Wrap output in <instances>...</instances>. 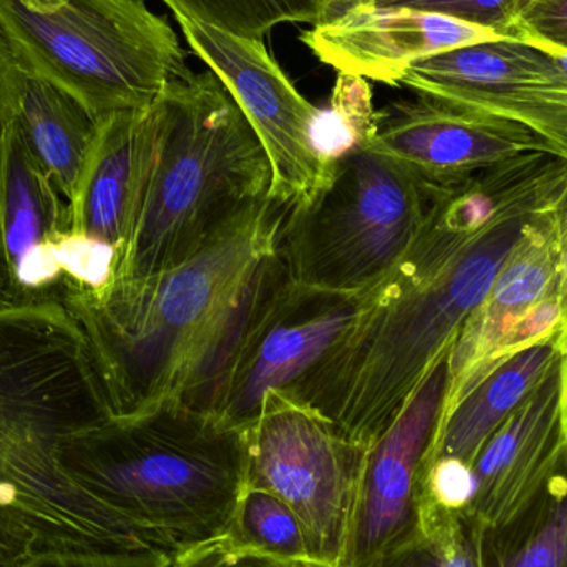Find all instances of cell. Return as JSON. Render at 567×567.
Segmentation results:
<instances>
[{"mask_svg": "<svg viewBox=\"0 0 567 567\" xmlns=\"http://www.w3.org/2000/svg\"><path fill=\"white\" fill-rule=\"evenodd\" d=\"M449 357L433 367L389 429L367 450L339 567L375 565L416 532L423 466L445 409Z\"/></svg>", "mask_w": 567, "mask_h": 567, "instance_id": "cell-12", "label": "cell"}, {"mask_svg": "<svg viewBox=\"0 0 567 567\" xmlns=\"http://www.w3.org/2000/svg\"><path fill=\"white\" fill-rule=\"evenodd\" d=\"M515 37L567 52V0H533L516 22Z\"/></svg>", "mask_w": 567, "mask_h": 567, "instance_id": "cell-30", "label": "cell"}, {"mask_svg": "<svg viewBox=\"0 0 567 567\" xmlns=\"http://www.w3.org/2000/svg\"><path fill=\"white\" fill-rule=\"evenodd\" d=\"M245 443L246 486L286 503L306 529L312 561L339 567L369 446L279 390L266 393Z\"/></svg>", "mask_w": 567, "mask_h": 567, "instance_id": "cell-8", "label": "cell"}, {"mask_svg": "<svg viewBox=\"0 0 567 567\" xmlns=\"http://www.w3.org/2000/svg\"><path fill=\"white\" fill-rule=\"evenodd\" d=\"M566 419H567V382H566Z\"/></svg>", "mask_w": 567, "mask_h": 567, "instance_id": "cell-37", "label": "cell"}, {"mask_svg": "<svg viewBox=\"0 0 567 567\" xmlns=\"http://www.w3.org/2000/svg\"><path fill=\"white\" fill-rule=\"evenodd\" d=\"M173 555L146 546L132 549H35L23 567H172Z\"/></svg>", "mask_w": 567, "mask_h": 567, "instance_id": "cell-27", "label": "cell"}, {"mask_svg": "<svg viewBox=\"0 0 567 567\" xmlns=\"http://www.w3.org/2000/svg\"><path fill=\"white\" fill-rule=\"evenodd\" d=\"M496 37L436 13L359 3L313 23L299 39L323 65L343 75L399 86L416 60Z\"/></svg>", "mask_w": 567, "mask_h": 567, "instance_id": "cell-16", "label": "cell"}, {"mask_svg": "<svg viewBox=\"0 0 567 567\" xmlns=\"http://www.w3.org/2000/svg\"><path fill=\"white\" fill-rule=\"evenodd\" d=\"M532 2L533 0H367L365 3L436 13L492 30L499 37H515L516 22Z\"/></svg>", "mask_w": 567, "mask_h": 567, "instance_id": "cell-26", "label": "cell"}, {"mask_svg": "<svg viewBox=\"0 0 567 567\" xmlns=\"http://www.w3.org/2000/svg\"><path fill=\"white\" fill-rule=\"evenodd\" d=\"M25 79V73L13 59L9 45L0 33V155L7 135L16 122Z\"/></svg>", "mask_w": 567, "mask_h": 567, "instance_id": "cell-31", "label": "cell"}, {"mask_svg": "<svg viewBox=\"0 0 567 567\" xmlns=\"http://www.w3.org/2000/svg\"><path fill=\"white\" fill-rule=\"evenodd\" d=\"M439 186L357 146L322 188L287 208L278 252L289 281L343 296L375 289L415 241Z\"/></svg>", "mask_w": 567, "mask_h": 567, "instance_id": "cell-7", "label": "cell"}, {"mask_svg": "<svg viewBox=\"0 0 567 567\" xmlns=\"http://www.w3.org/2000/svg\"><path fill=\"white\" fill-rule=\"evenodd\" d=\"M60 465L143 543L175 556L228 533L246 488L245 432L165 406L75 433Z\"/></svg>", "mask_w": 567, "mask_h": 567, "instance_id": "cell-4", "label": "cell"}, {"mask_svg": "<svg viewBox=\"0 0 567 567\" xmlns=\"http://www.w3.org/2000/svg\"><path fill=\"white\" fill-rule=\"evenodd\" d=\"M323 7V19H330V17L339 16L343 10L350 9V7L359 6V3H365L367 0H320Z\"/></svg>", "mask_w": 567, "mask_h": 567, "instance_id": "cell-34", "label": "cell"}, {"mask_svg": "<svg viewBox=\"0 0 567 567\" xmlns=\"http://www.w3.org/2000/svg\"><path fill=\"white\" fill-rule=\"evenodd\" d=\"M89 340L55 299L0 306V509L39 549L146 546L60 465L66 439L109 422Z\"/></svg>", "mask_w": 567, "mask_h": 567, "instance_id": "cell-3", "label": "cell"}, {"mask_svg": "<svg viewBox=\"0 0 567 567\" xmlns=\"http://www.w3.org/2000/svg\"><path fill=\"white\" fill-rule=\"evenodd\" d=\"M566 382L567 353L563 352L476 456V496L468 515L478 525L508 518L565 458Z\"/></svg>", "mask_w": 567, "mask_h": 567, "instance_id": "cell-18", "label": "cell"}, {"mask_svg": "<svg viewBox=\"0 0 567 567\" xmlns=\"http://www.w3.org/2000/svg\"><path fill=\"white\" fill-rule=\"evenodd\" d=\"M373 290V289H372ZM343 296L287 282L246 340L216 420L245 432L272 390H286L319 362L365 310L370 293Z\"/></svg>", "mask_w": 567, "mask_h": 567, "instance_id": "cell-13", "label": "cell"}, {"mask_svg": "<svg viewBox=\"0 0 567 567\" xmlns=\"http://www.w3.org/2000/svg\"><path fill=\"white\" fill-rule=\"evenodd\" d=\"M561 353L558 340L538 343L483 377L440 423L425 465L436 458L473 465L493 433L528 399Z\"/></svg>", "mask_w": 567, "mask_h": 567, "instance_id": "cell-19", "label": "cell"}, {"mask_svg": "<svg viewBox=\"0 0 567 567\" xmlns=\"http://www.w3.org/2000/svg\"><path fill=\"white\" fill-rule=\"evenodd\" d=\"M17 128L33 158L72 202L99 135V120L62 90L27 76Z\"/></svg>", "mask_w": 567, "mask_h": 567, "instance_id": "cell-20", "label": "cell"}, {"mask_svg": "<svg viewBox=\"0 0 567 567\" xmlns=\"http://www.w3.org/2000/svg\"><path fill=\"white\" fill-rule=\"evenodd\" d=\"M370 567H478L475 519L420 498L416 532Z\"/></svg>", "mask_w": 567, "mask_h": 567, "instance_id": "cell-22", "label": "cell"}, {"mask_svg": "<svg viewBox=\"0 0 567 567\" xmlns=\"http://www.w3.org/2000/svg\"><path fill=\"white\" fill-rule=\"evenodd\" d=\"M231 542L284 561L313 563L306 529L278 496L246 486L226 533Z\"/></svg>", "mask_w": 567, "mask_h": 567, "instance_id": "cell-23", "label": "cell"}, {"mask_svg": "<svg viewBox=\"0 0 567 567\" xmlns=\"http://www.w3.org/2000/svg\"><path fill=\"white\" fill-rule=\"evenodd\" d=\"M159 142L158 100L146 109L99 120L92 155L70 202L72 231L115 249L120 262L145 208Z\"/></svg>", "mask_w": 567, "mask_h": 567, "instance_id": "cell-17", "label": "cell"}, {"mask_svg": "<svg viewBox=\"0 0 567 567\" xmlns=\"http://www.w3.org/2000/svg\"><path fill=\"white\" fill-rule=\"evenodd\" d=\"M12 300H10V297L7 296L6 287H3L2 279H0V306H3V303H10Z\"/></svg>", "mask_w": 567, "mask_h": 567, "instance_id": "cell-36", "label": "cell"}, {"mask_svg": "<svg viewBox=\"0 0 567 567\" xmlns=\"http://www.w3.org/2000/svg\"><path fill=\"white\" fill-rule=\"evenodd\" d=\"M72 239L69 199L33 158L16 118L0 155V279L12 302H60Z\"/></svg>", "mask_w": 567, "mask_h": 567, "instance_id": "cell-15", "label": "cell"}, {"mask_svg": "<svg viewBox=\"0 0 567 567\" xmlns=\"http://www.w3.org/2000/svg\"><path fill=\"white\" fill-rule=\"evenodd\" d=\"M566 196L567 158L546 152L439 186L415 241L359 320L282 392L372 445L449 355L516 246Z\"/></svg>", "mask_w": 567, "mask_h": 567, "instance_id": "cell-1", "label": "cell"}, {"mask_svg": "<svg viewBox=\"0 0 567 567\" xmlns=\"http://www.w3.org/2000/svg\"><path fill=\"white\" fill-rule=\"evenodd\" d=\"M175 19L193 55L235 96L262 143L271 166L269 196L287 208L310 198L326 185L333 165H327L313 146L320 109L300 95L262 40L183 13H175Z\"/></svg>", "mask_w": 567, "mask_h": 567, "instance_id": "cell-9", "label": "cell"}, {"mask_svg": "<svg viewBox=\"0 0 567 567\" xmlns=\"http://www.w3.org/2000/svg\"><path fill=\"white\" fill-rule=\"evenodd\" d=\"M287 206L261 199L195 258L60 302L89 340L110 420L165 406L216 419L246 340L289 282L278 252Z\"/></svg>", "mask_w": 567, "mask_h": 567, "instance_id": "cell-2", "label": "cell"}, {"mask_svg": "<svg viewBox=\"0 0 567 567\" xmlns=\"http://www.w3.org/2000/svg\"><path fill=\"white\" fill-rule=\"evenodd\" d=\"M476 553L478 567H567V453L508 518L476 523Z\"/></svg>", "mask_w": 567, "mask_h": 567, "instance_id": "cell-21", "label": "cell"}, {"mask_svg": "<svg viewBox=\"0 0 567 567\" xmlns=\"http://www.w3.org/2000/svg\"><path fill=\"white\" fill-rule=\"evenodd\" d=\"M35 549H39L35 535L0 509V567H23Z\"/></svg>", "mask_w": 567, "mask_h": 567, "instance_id": "cell-32", "label": "cell"}, {"mask_svg": "<svg viewBox=\"0 0 567 567\" xmlns=\"http://www.w3.org/2000/svg\"><path fill=\"white\" fill-rule=\"evenodd\" d=\"M0 33L27 76L96 120L146 109L192 72L175 29L145 0H0Z\"/></svg>", "mask_w": 567, "mask_h": 567, "instance_id": "cell-6", "label": "cell"}, {"mask_svg": "<svg viewBox=\"0 0 567 567\" xmlns=\"http://www.w3.org/2000/svg\"><path fill=\"white\" fill-rule=\"evenodd\" d=\"M172 567H326L317 563L284 561L236 545L228 536L193 546L173 556Z\"/></svg>", "mask_w": 567, "mask_h": 567, "instance_id": "cell-29", "label": "cell"}, {"mask_svg": "<svg viewBox=\"0 0 567 567\" xmlns=\"http://www.w3.org/2000/svg\"><path fill=\"white\" fill-rule=\"evenodd\" d=\"M377 110L367 80L339 73L332 100L320 110L312 140L320 158L332 165L360 145H369L375 135Z\"/></svg>", "mask_w": 567, "mask_h": 567, "instance_id": "cell-25", "label": "cell"}, {"mask_svg": "<svg viewBox=\"0 0 567 567\" xmlns=\"http://www.w3.org/2000/svg\"><path fill=\"white\" fill-rule=\"evenodd\" d=\"M559 316L558 346L567 353V196L559 212Z\"/></svg>", "mask_w": 567, "mask_h": 567, "instance_id": "cell-33", "label": "cell"}, {"mask_svg": "<svg viewBox=\"0 0 567 567\" xmlns=\"http://www.w3.org/2000/svg\"><path fill=\"white\" fill-rule=\"evenodd\" d=\"M553 52H555L556 56H558L559 65H561V69L565 70L567 76V52H559V50H553Z\"/></svg>", "mask_w": 567, "mask_h": 567, "instance_id": "cell-35", "label": "cell"}, {"mask_svg": "<svg viewBox=\"0 0 567 567\" xmlns=\"http://www.w3.org/2000/svg\"><path fill=\"white\" fill-rule=\"evenodd\" d=\"M476 496L473 465L455 458H436L423 466L420 498L455 513H470Z\"/></svg>", "mask_w": 567, "mask_h": 567, "instance_id": "cell-28", "label": "cell"}, {"mask_svg": "<svg viewBox=\"0 0 567 567\" xmlns=\"http://www.w3.org/2000/svg\"><path fill=\"white\" fill-rule=\"evenodd\" d=\"M158 103L155 175L116 281L148 278L195 258L271 192L262 143L212 70L173 80Z\"/></svg>", "mask_w": 567, "mask_h": 567, "instance_id": "cell-5", "label": "cell"}, {"mask_svg": "<svg viewBox=\"0 0 567 567\" xmlns=\"http://www.w3.org/2000/svg\"><path fill=\"white\" fill-rule=\"evenodd\" d=\"M173 13L262 40L284 23H313L323 19L320 0H162Z\"/></svg>", "mask_w": 567, "mask_h": 567, "instance_id": "cell-24", "label": "cell"}, {"mask_svg": "<svg viewBox=\"0 0 567 567\" xmlns=\"http://www.w3.org/2000/svg\"><path fill=\"white\" fill-rule=\"evenodd\" d=\"M561 208L529 229L463 326L450 350L442 420L499 363L529 347L558 340Z\"/></svg>", "mask_w": 567, "mask_h": 567, "instance_id": "cell-11", "label": "cell"}, {"mask_svg": "<svg viewBox=\"0 0 567 567\" xmlns=\"http://www.w3.org/2000/svg\"><path fill=\"white\" fill-rule=\"evenodd\" d=\"M369 146L432 185L465 182L526 153L561 155L522 123L419 93L377 112Z\"/></svg>", "mask_w": 567, "mask_h": 567, "instance_id": "cell-14", "label": "cell"}, {"mask_svg": "<svg viewBox=\"0 0 567 567\" xmlns=\"http://www.w3.org/2000/svg\"><path fill=\"white\" fill-rule=\"evenodd\" d=\"M400 85L522 123L567 158V76L551 49L496 37L416 60Z\"/></svg>", "mask_w": 567, "mask_h": 567, "instance_id": "cell-10", "label": "cell"}]
</instances>
